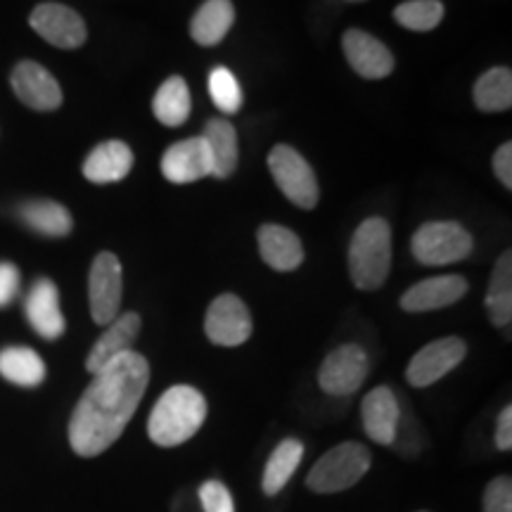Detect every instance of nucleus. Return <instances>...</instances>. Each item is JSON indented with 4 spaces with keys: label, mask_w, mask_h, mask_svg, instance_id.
<instances>
[{
    "label": "nucleus",
    "mask_w": 512,
    "mask_h": 512,
    "mask_svg": "<svg viewBox=\"0 0 512 512\" xmlns=\"http://www.w3.org/2000/svg\"><path fill=\"white\" fill-rule=\"evenodd\" d=\"M475 105L479 112H508L512 105V72L508 67H494L475 83Z\"/></svg>",
    "instance_id": "cd10ccee"
},
{
    "label": "nucleus",
    "mask_w": 512,
    "mask_h": 512,
    "mask_svg": "<svg viewBox=\"0 0 512 512\" xmlns=\"http://www.w3.org/2000/svg\"><path fill=\"white\" fill-rule=\"evenodd\" d=\"M235 24L233 0H204L192 15L190 36L197 46H219Z\"/></svg>",
    "instance_id": "412c9836"
},
{
    "label": "nucleus",
    "mask_w": 512,
    "mask_h": 512,
    "mask_svg": "<svg viewBox=\"0 0 512 512\" xmlns=\"http://www.w3.org/2000/svg\"><path fill=\"white\" fill-rule=\"evenodd\" d=\"M368 354L358 344H342L325 356L318 370V384L330 396H349L361 389L368 377Z\"/></svg>",
    "instance_id": "6e6552de"
},
{
    "label": "nucleus",
    "mask_w": 512,
    "mask_h": 512,
    "mask_svg": "<svg viewBox=\"0 0 512 512\" xmlns=\"http://www.w3.org/2000/svg\"><path fill=\"white\" fill-rule=\"evenodd\" d=\"M444 3L441 0H406L396 5L394 19L403 29L415 31V34H427L434 31L444 19Z\"/></svg>",
    "instance_id": "c85d7f7f"
},
{
    "label": "nucleus",
    "mask_w": 512,
    "mask_h": 512,
    "mask_svg": "<svg viewBox=\"0 0 512 512\" xmlns=\"http://www.w3.org/2000/svg\"><path fill=\"white\" fill-rule=\"evenodd\" d=\"M150 384V363L126 351L93 375L69 420V444L81 458L105 453L136 415Z\"/></svg>",
    "instance_id": "f257e3e1"
},
{
    "label": "nucleus",
    "mask_w": 512,
    "mask_h": 512,
    "mask_svg": "<svg viewBox=\"0 0 512 512\" xmlns=\"http://www.w3.org/2000/svg\"><path fill=\"white\" fill-rule=\"evenodd\" d=\"M207 420V399L190 384H176L159 396L147 420V434L162 448L181 446L195 437Z\"/></svg>",
    "instance_id": "f03ea898"
},
{
    "label": "nucleus",
    "mask_w": 512,
    "mask_h": 512,
    "mask_svg": "<svg viewBox=\"0 0 512 512\" xmlns=\"http://www.w3.org/2000/svg\"><path fill=\"white\" fill-rule=\"evenodd\" d=\"M133 150L121 140H107L93 147L91 155L83 162V176L95 185L119 183L131 174Z\"/></svg>",
    "instance_id": "aec40b11"
},
{
    "label": "nucleus",
    "mask_w": 512,
    "mask_h": 512,
    "mask_svg": "<svg viewBox=\"0 0 512 512\" xmlns=\"http://www.w3.org/2000/svg\"><path fill=\"white\" fill-rule=\"evenodd\" d=\"M411 252L422 266L458 264L472 254V235L456 221H432L415 230Z\"/></svg>",
    "instance_id": "39448f33"
},
{
    "label": "nucleus",
    "mask_w": 512,
    "mask_h": 512,
    "mask_svg": "<svg viewBox=\"0 0 512 512\" xmlns=\"http://www.w3.org/2000/svg\"><path fill=\"white\" fill-rule=\"evenodd\" d=\"M259 254L273 271L287 273L304 264V245L290 228L278 223H264L256 233Z\"/></svg>",
    "instance_id": "6ab92c4d"
},
{
    "label": "nucleus",
    "mask_w": 512,
    "mask_h": 512,
    "mask_svg": "<svg viewBox=\"0 0 512 512\" xmlns=\"http://www.w3.org/2000/svg\"><path fill=\"white\" fill-rule=\"evenodd\" d=\"M162 174L169 183L188 185L211 176V157L202 136L174 143L162 157Z\"/></svg>",
    "instance_id": "2eb2a0df"
},
{
    "label": "nucleus",
    "mask_w": 512,
    "mask_h": 512,
    "mask_svg": "<svg viewBox=\"0 0 512 512\" xmlns=\"http://www.w3.org/2000/svg\"><path fill=\"white\" fill-rule=\"evenodd\" d=\"M304 458V444L299 439H283L278 446L273 448L271 458H268L266 470H264V489L266 496H275L285 489V484L290 482L294 470Z\"/></svg>",
    "instance_id": "a878e982"
},
{
    "label": "nucleus",
    "mask_w": 512,
    "mask_h": 512,
    "mask_svg": "<svg viewBox=\"0 0 512 512\" xmlns=\"http://www.w3.org/2000/svg\"><path fill=\"white\" fill-rule=\"evenodd\" d=\"M392 271V228L380 216H370L349 242V275L358 290H380Z\"/></svg>",
    "instance_id": "7ed1b4c3"
},
{
    "label": "nucleus",
    "mask_w": 512,
    "mask_h": 512,
    "mask_svg": "<svg viewBox=\"0 0 512 512\" xmlns=\"http://www.w3.org/2000/svg\"><path fill=\"white\" fill-rule=\"evenodd\" d=\"M200 503L204 512H235L233 496L219 479H209L200 486Z\"/></svg>",
    "instance_id": "7c9ffc66"
},
{
    "label": "nucleus",
    "mask_w": 512,
    "mask_h": 512,
    "mask_svg": "<svg viewBox=\"0 0 512 512\" xmlns=\"http://www.w3.org/2000/svg\"><path fill=\"white\" fill-rule=\"evenodd\" d=\"M418 512H427V510H418Z\"/></svg>",
    "instance_id": "e433bc0d"
},
{
    "label": "nucleus",
    "mask_w": 512,
    "mask_h": 512,
    "mask_svg": "<svg viewBox=\"0 0 512 512\" xmlns=\"http://www.w3.org/2000/svg\"><path fill=\"white\" fill-rule=\"evenodd\" d=\"M347 3H366V0H347Z\"/></svg>",
    "instance_id": "c9c22d12"
},
{
    "label": "nucleus",
    "mask_w": 512,
    "mask_h": 512,
    "mask_svg": "<svg viewBox=\"0 0 512 512\" xmlns=\"http://www.w3.org/2000/svg\"><path fill=\"white\" fill-rule=\"evenodd\" d=\"M121 294H124V273H121L117 254L100 252L88 275V299H91V316L95 323L110 325L119 316Z\"/></svg>",
    "instance_id": "0eeeda50"
},
{
    "label": "nucleus",
    "mask_w": 512,
    "mask_h": 512,
    "mask_svg": "<svg viewBox=\"0 0 512 512\" xmlns=\"http://www.w3.org/2000/svg\"><path fill=\"white\" fill-rule=\"evenodd\" d=\"M467 354V344L460 337H441L422 347L418 354L411 358L406 368V377L413 387H430L446 377L453 368L463 363Z\"/></svg>",
    "instance_id": "9b49d317"
},
{
    "label": "nucleus",
    "mask_w": 512,
    "mask_h": 512,
    "mask_svg": "<svg viewBox=\"0 0 512 512\" xmlns=\"http://www.w3.org/2000/svg\"><path fill=\"white\" fill-rule=\"evenodd\" d=\"M19 292V271L15 264H0V306H8Z\"/></svg>",
    "instance_id": "473e14b6"
},
{
    "label": "nucleus",
    "mask_w": 512,
    "mask_h": 512,
    "mask_svg": "<svg viewBox=\"0 0 512 512\" xmlns=\"http://www.w3.org/2000/svg\"><path fill=\"white\" fill-rule=\"evenodd\" d=\"M252 328V313L235 294L216 297L204 318V332L216 347H240L252 337Z\"/></svg>",
    "instance_id": "9d476101"
},
{
    "label": "nucleus",
    "mask_w": 512,
    "mask_h": 512,
    "mask_svg": "<svg viewBox=\"0 0 512 512\" xmlns=\"http://www.w3.org/2000/svg\"><path fill=\"white\" fill-rule=\"evenodd\" d=\"M27 318L38 335L43 339H57L64 335V323L62 309H60V292L53 280L41 278L36 280L27 294V304H24Z\"/></svg>",
    "instance_id": "f3484780"
},
{
    "label": "nucleus",
    "mask_w": 512,
    "mask_h": 512,
    "mask_svg": "<svg viewBox=\"0 0 512 512\" xmlns=\"http://www.w3.org/2000/svg\"><path fill=\"white\" fill-rule=\"evenodd\" d=\"M12 91L36 112H55L62 105V88L43 64L24 60L12 69Z\"/></svg>",
    "instance_id": "f8f14e48"
},
{
    "label": "nucleus",
    "mask_w": 512,
    "mask_h": 512,
    "mask_svg": "<svg viewBox=\"0 0 512 512\" xmlns=\"http://www.w3.org/2000/svg\"><path fill=\"white\" fill-rule=\"evenodd\" d=\"M192 110L190 88L183 76H169L162 86L157 88L155 100H152V112L159 124L176 128L188 121Z\"/></svg>",
    "instance_id": "b1692460"
},
{
    "label": "nucleus",
    "mask_w": 512,
    "mask_h": 512,
    "mask_svg": "<svg viewBox=\"0 0 512 512\" xmlns=\"http://www.w3.org/2000/svg\"><path fill=\"white\" fill-rule=\"evenodd\" d=\"M484 512H512V479L496 477L486 486L482 498Z\"/></svg>",
    "instance_id": "2f4dec72"
},
{
    "label": "nucleus",
    "mask_w": 512,
    "mask_h": 512,
    "mask_svg": "<svg viewBox=\"0 0 512 512\" xmlns=\"http://www.w3.org/2000/svg\"><path fill=\"white\" fill-rule=\"evenodd\" d=\"M0 375L19 387H38L46 380V363L29 347H8L0 351Z\"/></svg>",
    "instance_id": "bb28decb"
},
{
    "label": "nucleus",
    "mask_w": 512,
    "mask_h": 512,
    "mask_svg": "<svg viewBox=\"0 0 512 512\" xmlns=\"http://www.w3.org/2000/svg\"><path fill=\"white\" fill-rule=\"evenodd\" d=\"M342 50L349 67L363 79L377 81L394 72V55L380 38L363 29H347L342 36Z\"/></svg>",
    "instance_id": "ddd939ff"
},
{
    "label": "nucleus",
    "mask_w": 512,
    "mask_h": 512,
    "mask_svg": "<svg viewBox=\"0 0 512 512\" xmlns=\"http://www.w3.org/2000/svg\"><path fill=\"white\" fill-rule=\"evenodd\" d=\"M494 174L505 190H512V143H503L494 155Z\"/></svg>",
    "instance_id": "72a5a7b5"
},
{
    "label": "nucleus",
    "mask_w": 512,
    "mask_h": 512,
    "mask_svg": "<svg viewBox=\"0 0 512 512\" xmlns=\"http://www.w3.org/2000/svg\"><path fill=\"white\" fill-rule=\"evenodd\" d=\"M204 143H207L209 157H211V176L226 178L233 176L238 169L240 147H238V131L226 119H211L202 133Z\"/></svg>",
    "instance_id": "4be33fe9"
},
{
    "label": "nucleus",
    "mask_w": 512,
    "mask_h": 512,
    "mask_svg": "<svg viewBox=\"0 0 512 512\" xmlns=\"http://www.w3.org/2000/svg\"><path fill=\"white\" fill-rule=\"evenodd\" d=\"M209 95L223 114H238L242 107V88L238 76L228 67H214L209 74Z\"/></svg>",
    "instance_id": "c756f323"
},
{
    "label": "nucleus",
    "mask_w": 512,
    "mask_h": 512,
    "mask_svg": "<svg viewBox=\"0 0 512 512\" xmlns=\"http://www.w3.org/2000/svg\"><path fill=\"white\" fill-rule=\"evenodd\" d=\"M19 216L31 230L46 238H64L72 233V214L55 200H31L19 207Z\"/></svg>",
    "instance_id": "5701e85b"
},
{
    "label": "nucleus",
    "mask_w": 512,
    "mask_h": 512,
    "mask_svg": "<svg viewBox=\"0 0 512 512\" xmlns=\"http://www.w3.org/2000/svg\"><path fill=\"white\" fill-rule=\"evenodd\" d=\"M470 285L463 275H434L408 287L401 297V309L408 313H427L453 306L465 297Z\"/></svg>",
    "instance_id": "4468645a"
},
{
    "label": "nucleus",
    "mask_w": 512,
    "mask_h": 512,
    "mask_svg": "<svg viewBox=\"0 0 512 512\" xmlns=\"http://www.w3.org/2000/svg\"><path fill=\"white\" fill-rule=\"evenodd\" d=\"M268 169L280 192L299 209H316L318 181L311 164L292 145H275L268 155Z\"/></svg>",
    "instance_id": "423d86ee"
},
{
    "label": "nucleus",
    "mask_w": 512,
    "mask_h": 512,
    "mask_svg": "<svg viewBox=\"0 0 512 512\" xmlns=\"http://www.w3.org/2000/svg\"><path fill=\"white\" fill-rule=\"evenodd\" d=\"M140 328H143V320L136 311L119 313L117 318L107 325V330L102 332L98 342L93 344L91 354L86 358V370L88 373H100L107 363L114 361V358L126 354V351H133V344L140 335Z\"/></svg>",
    "instance_id": "dca6fc26"
},
{
    "label": "nucleus",
    "mask_w": 512,
    "mask_h": 512,
    "mask_svg": "<svg viewBox=\"0 0 512 512\" xmlns=\"http://www.w3.org/2000/svg\"><path fill=\"white\" fill-rule=\"evenodd\" d=\"M496 446L501 451H510L512 448V408L505 406L496 422Z\"/></svg>",
    "instance_id": "f704fd0d"
},
{
    "label": "nucleus",
    "mask_w": 512,
    "mask_h": 512,
    "mask_svg": "<svg viewBox=\"0 0 512 512\" xmlns=\"http://www.w3.org/2000/svg\"><path fill=\"white\" fill-rule=\"evenodd\" d=\"M486 311L496 328H505L512 320V252L498 256L494 273H491L489 292H486Z\"/></svg>",
    "instance_id": "393cba45"
},
{
    "label": "nucleus",
    "mask_w": 512,
    "mask_h": 512,
    "mask_svg": "<svg viewBox=\"0 0 512 512\" xmlns=\"http://www.w3.org/2000/svg\"><path fill=\"white\" fill-rule=\"evenodd\" d=\"M370 463L373 458L366 446L358 441H344L320 456L306 477V486L313 494H339L361 482L370 470Z\"/></svg>",
    "instance_id": "20e7f679"
},
{
    "label": "nucleus",
    "mask_w": 512,
    "mask_h": 512,
    "mask_svg": "<svg viewBox=\"0 0 512 512\" xmlns=\"http://www.w3.org/2000/svg\"><path fill=\"white\" fill-rule=\"evenodd\" d=\"M31 29L60 50H76L86 43L88 27L74 8L62 3H41L29 15Z\"/></svg>",
    "instance_id": "1a4fd4ad"
},
{
    "label": "nucleus",
    "mask_w": 512,
    "mask_h": 512,
    "mask_svg": "<svg viewBox=\"0 0 512 512\" xmlns=\"http://www.w3.org/2000/svg\"><path fill=\"white\" fill-rule=\"evenodd\" d=\"M363 427L375 444L392 446L401 418V403L389 387H375L361 406Z\"/></svg>",
    "instance_id": "a211bd4d"
}]
</instances>
